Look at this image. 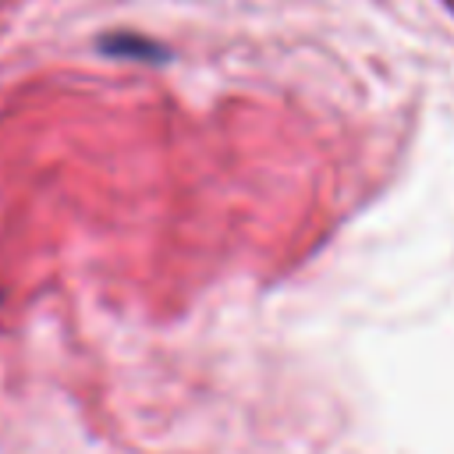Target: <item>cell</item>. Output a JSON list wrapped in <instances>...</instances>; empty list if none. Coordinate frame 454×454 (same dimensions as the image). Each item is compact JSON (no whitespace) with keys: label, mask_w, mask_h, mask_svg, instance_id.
<instances>
[{"label":"cell","mask_w":454,"mask_h":454,"mask_svg":"<svg viewBox=\"0 0 454 454\" xmlns=\"http://www.w3.org/2000/svg\"><path fill=\"white\" fill-rule=\"evenodd\" d=\"M99 50L110 57H124V60H163L167 50L156 39L135 35V32H110L99 39Z\"/></svg>","instance_id":"1"}]
</instances>
